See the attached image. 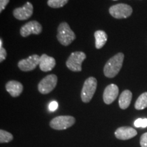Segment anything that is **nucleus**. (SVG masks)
<instances>
[{
    "label": "nucleus",
    "mask_w": 147,
    "mask_h": 147,
    "mask_svg": "<svg viewBox=\"0 0 147 147\" xmlns=\"http://www.w3.org/2000/svg\"><path fill=\"white\" fill-rule=\"evenodd\" d=\"M42 32V27L39 22L36 21H29L28 23L21 27L20 29V34L21 36L25 37L29 36L31 34L38 35L41 34Z\"/></svg>",
    "instance_id": "1a4fd4ad"
},
{
    "label": "nucleus",
    "mask_w": 147,
    "mask_h": 147,
    "mask_svg": "<svg viewBox=\"0 0 147 147\" xmlns=\"http://www.w3.org/2000/svg\"><path fill=\"white\" fill-rule=\"evenodd\" d=\"M55 65H56V61L52 57H49L46 54H43L40 57L39 67L42 71L45 72L51 71L54 68Z\"/></svg>",
    "instance_id": "ddd939ff"
},
{
    "label": "nucleus",
    "mask_w": 147,
    "mask_h": 147,
    "mask_svg": "<svg viewBox=\"0 0 147 147\" xmlns=\"http://www.w3.org/2000/svg\"><path fill=\"white\" fill-rule=\"evenodd\" d=\"M147 108V92L141 94L135 103V108L136 110H143Z\"/></svg>",
    "instance_id": "f3484780"
},
{
    "label": "nucleus",
    "mask_w": 147,
    "mask_h": 147,
    "mask_svg": "<svg viewBox=\"0 0 147 147\" xmlns=\"http://www.w3.org/2000/svg\"><path fill=\"white\" fill-rule=\"evenodd\" d=\"M97 85V79L94 77H89L84 81L80 94L82 102L88 103L91 100L96 91Z\"/></svg>",
    "instance_id": "7ed1b4c3"
},
{
    "label": "nucleus",
    "mask_w": 147,
    "mask_h": 147,
    "mask_svg": "<svg viewBox=\"0 0 147 147\" xmlns=\"http://www.w3.org/2000/svg\"><path fill=\"white\" fill-rule=\"evenodd\" d=\"M13 140V136L12 134L5 131V130H0V142L5 143L9 142Z\"/></svg>",
    "instance_id": "6ab92c4d"
},
{
    "label": "nucleus",
    "mask_w": 147,
    "mask_h": 147,
    "mask_svg": "<svg viewBox=\"0 0 147 147\" xmlns=\"http://www.w3.org/2000/svg\"><path fill=\"white\" fill-rule=\"evenodd\" d=\"M5 89L11 96L16 97L21 94L23 90V86L21 82L16 80H10L5 84Z\"/></svg>",
    "instance_id": "4468645a"
},
{
    "label": "nucleus",
    "mask_w": 147,
    "mask_h": 147,
    "mask_svg": "<svg viewBox=\"0 0 147 147\" xmlns=\"http://www.w3.org/2000/svg\"><path fill=\"white\" fill-rule=\"evenodd\" d=\"M40 62V57L38 55H33L28 58L24 59L19 61L18 63V67L23 71H29L34 70L39 65Z\"/></svg>",
    "instance_id": "6e6552de"
},
{
    "label": "nucleus",
    "mask_w": 147,
    "mask_h": 147,
    "mask_svg": "<svg viewBox=\"0 0 147 147\" xmlns=\"http://www.w3.org/2000/svg\"><path fill=\"white\" fill-rule=\"evenodd\" d=\"M10 0H0V12H2L6 5L8 4Z\"/></svg>",
    "instance_id": "b1692460"
},
{
    "label": "nucleus",
    "mask_w": 147,
    "mask_h": 147,
    "mask_svg": "<svg viewBox=\"0 0 147 147\" xmlns=\"http://www.w3.org/2000/svg\"><path fill=\"white\" fill-rule=\"evenodd\" d=\"M124 55L122 53L114 55L106 62L104 67V74L108 78H114L118 74L123 66Z\"/></svg>",
    "instance_id": "f257e3e1"
},
{
    "label": "nucleus",
    "mask_w": 147,
    "mask_h": 147,
    "mask_svg": "<svg viewBox=\"0 0 147 147\" xmlns=\"http://www.w3.org/2000/svg\"><path fill=\"white\" fill-rule=\"evenodd\" d=\"M132 8L125 3H119L112 5L109 9V12L112 16L117 19L126 18L131 15Z\"/></svg>",
    "instance_id": "39448f33"
},
{
    "label": "nucleus",
    "mask_w": 147,
    "mask_h": 147,
    "mask_svg": "<svg viewBox=\"0 0 147 147\" xmlns=\"http://www.w3.org/2000/svg\"><path fill=\"white\" fill-rule=\"evenodd\" d=\"M115 134L117 139L126 140L135 137L137 135V131L131 127H121L116 130Z\"/></svg>",
    "instance_id": "f8f14e48"
},
{
    "label": "nucleus",
    "mask_w": 147,
    "mask_h": 147,
    "mask_svg": "<svg viewBox=\"0 0 147 147\" xmlns=\"http://www.w3.org/2000/svg\"><path fill=\"white\" fill-rule=\"evenodd\" d=\"M69 0H48L47 3L49 6L53 8H59L65 5Z\"/></svg>",
    "instance_id": "a211bd4d"
},
{
    "label": "nucleus",
    "mask_w": 147,
    "mask_h": 147,
    "mask_svg": "<svg viewBox=\"0 0 147 147\" xmlns=\"http://www.w3.org/2000/svg\"><path fill=\"white\" fill-rule=\"evenodd\" d=\"M134 126L136 127L145 128L147 127V119H138L134 121Z\"/></svg>",
    "instance_id": "aec40b11"
},
{
    "label": "nucleus",
    "mask_w": 147,
    "mask_h": 147,
    "mask_svg": "<svg viewBox=\"0 0 147 147\" xmlns=\"http://www.w3.org/2000/svg\"><path fill=\"white\" fill-rule=\"evenodd\" d=\"M57 38L61 45L67 47L76 39V35L66 22L60 23L57 29Z\"/></svg>",
    "instance_id": "f03ea898"
},
{
    "label": "nucleus",
    "mask_w": 147,
    "mask_h": 147,
    "mask_svg": "<svg viewBox=\"0 0 147 147\" xmlns=\"http://www.w3.org/2000/svg\"><path fill=\"white\" fill-rule=\"evenodd\" d=\"M75 121V118L71 116H59L51 120L50 126L54 129L63 130L72 126Z\"/></svg>",
    "instance_id": "423d86ee"
},
{
    "label": "nucleus",
    "mask_w": 147,
    "mask_h": 147,
    "mask_svg": "<svg viewBox=\"0 0 147 147\" xmlns=\"http://www.w3.org/2000/svg\"><path fill=\"white\" fill-rule=\"evenodd\" d=\"M3 40L2 39H0V47H3Z\"/></svg>",
    "instance_id": "393cba45"
},
{
    "label": "nucleus",
    "mask_w": 147,
    "mask_h": 147,
    "mask_svg": "<svg viewBox=\"0 0 147 147\" xmlns=\"http://www.w3.org/2000/svg\"><path fill=\"white\" fill-rule=\"evenodd\" d=\"M95 38V47L97 49H100L106 45L108 40V36L104 31H96L94 34Z\"/></svg>",
    "instance_id": "dca6fc26"
},
{
    "label": "nucleus",
    "mask_w": 147,
    "mask_h": 147,
    "mask_svg": "<svg viewBox=\"0 0 147 147\" xmlns=\"http://www.w3.org/2000/svg\"><path fill=\"white\" fill-rule=\"evenodd\" d=\"M119 95V87L115 84H110L104 89L103 100L106 104H112Z\"/></svg>",
    "instance_id": "9b49d317"
},
{
    "label": "nucleus",
    "mask_w": 147,
    "mask_h": 147,
    "mask_svg": "<svg viewBox=\"0 0 147 147\" xmlns=\"http://www.w3.org/2000/svg\"><path fill=\"white\" fill-rule=\"evenodd\" d=\"M34 7L30 2H27L23 7L16 8L13 10V15L20 21L27 20L32 16Z\"/></svg>",
    "instance_id": "9d476101"
},
{
    "label": "nucleus",
    "mask_w": 147,
    "mask_h": 147,
    "mask_svg": "<svg viewBox=\"0 0 147 147\" xmlns=\"http://www.w3.org/2000/svg\"><path fill=\"white\" fill-rule=\"evenodd\" d=\"M57 84V76L55 74H49L45 77L38 84V91L42 94L51 93Z\"/></svg>",
    "instance_id": "0eeeda50"
},
{
    "label": "nucleus",
    "mask_w": 147,
    "mask_h": 147,
    "mask_svg": "<svg viewBox=\"0 0 147 147\" xmlns=\"http://www.w3.org/2000/svg\"><path fill=\"white\" fill-rule=\"evenodd\" d=\"M114 1H117V0H114Z\"/></svg>",
    "instance_id": "a878e982"
},
{
    "label": "nucleus",
    "mask_w": 147,
    "mask_h": 147,
    "mask_svg": "<svg viewBox=\"0 0 147 147\" xmlns=\"http://www.w3.org/2000/svg\"><path fill=\"white\" fill-rule=\"evenodd\" d=\"M86 59V55L81 51L71 53L66 61V66L72 71H81L82 63Z\"/></svg>",
    "instance_id": "20e7f679"
},
{
    "label": "nucleus",
    "mask_w": 147,
    "mask_h": 147,
    "mask_svg": "<svg viewBox=\"0 0 147 147\" xmlns=\"http://www.w3.org/2000/svg\"><path fill=\"white\" fill-rule=\"evenodd\" d=\"M140 145L142 147H147V132L141 136Z\"/></svg>",
    "instance_id": "412c9836"
},
{
    "label": "nucleus",
    "mask_w": 147,
    "mask_h": 147,
    "mask_svg": "<svg viewBox=\"0 0 147 147\" xmlns=\"http://www.w3.org/2000/svg\"><path fill=\"white\" fill-rule=\"evenodd\" d=\"M49 108L51 111H55V110L58 108V103L56 101H53V102H51L50 103V104H49Z\"/></svg>",
    "instance_id": "5701e85b"
},
{
    "label": "nucleus",
    "mask_w": 147,
    "mask_h": 147,
    "mask_svg": "<svg viewBox=\"0 0 147 147\" xmlns=\"http://www.w3.org/2000/svg\"><path fill=\"white\" fill-rule=\"evenodd\" d=\"M132 99V93L129 90H125L122 92L119 99V104L121 109H127L130 104Z\"/></svg>",
    "instance_id": "2eb2a0df"
},
{
    "label": "nucleus",
    "mask_w": 147,
    "mask_h": 147,
    "mask_svg": "<svg viewBox=\"0 0 147 147\" xmlns=\"http://www.w3.org/2000/svg\"><path fill=\"white\" fill-rule=\"evenodd\" d=\"M7 56V52L5 49L3 47H0V62H3L6 58Z\"/></svg>",
    "instance_id": "4be33fe9"
}]
</instances>
